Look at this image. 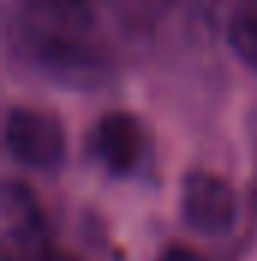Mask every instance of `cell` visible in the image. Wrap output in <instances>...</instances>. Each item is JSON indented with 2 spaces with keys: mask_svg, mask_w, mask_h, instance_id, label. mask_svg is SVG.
<instances>
[{
  "mask_svg": "<svg viewBox=\"0 0 257 261\" xmlns=\"http://www.w3.org/2000/svg\"><path fill=\"white\" fill-rule=\"evenodd\" d=\"M21 46L27 64L49 82L70 91H97L109 85L115 67L112 61L88 43V37H67V34H40L21 28Z\"/></svg>",
  "mask_w": 257,
  "mask_h": 261,
  "instance_id": "obj_1",
  "label": "cell"
},
{
  "mask_svg": "<svg viewBox=\"0 0 257 261\" xmlns=\"http://www.w3.org/2000/svg\"><path fill=\"white\" fill-rule=\"evenodd\" d=\"M3 146L18 167L34 173H55L67 161V128L55 113L12 107L3 119Z\"/></svg>",
  "mask_w": 257,
  "mask_h": 261,
  "instance_id": "obj_2",
  "label": "cell"
},
{
  "mask_svg": "<svg viewBox=\"0 0 257 261\" xmlns=\"http://www.w3.org/2000/svg\"><path fill=\"white\" fill-rule=\"evenodd\" d=\"M179 210H182V222L194 234L224 237L239 222V195L224 176L194 167L182 179Z\"/></svg>",
  "mask_w": 257,
  "mask_h": 261,
  "instance_id": "obj_3",
  "label": "cell"
},
{
  "mask_svg": "<svg viewBox=\"0 0 257 261\" xmlns=\"http://www.w3.org/2000/svg\"><path fill=\"white\" fill-rule=\"evenodd\" d=\"M0 225L6 240V255L21 261L40 258L52 249L49 243V219L43 213L40 197L30 186L18 179H6L0 192Z\"/></svg>",
  "mask_w": 257,
  "mask_h": 261,
  "instance_id": "obj_4",
  "label": "cell"
},
{
  "mask_svg": "<svg viewBox=\"0 0 257 261\" xmlns=\"http://www.w3.org/2000/svg\"><path fill=\"white\" fill-rule=\"evenodd\" d=\"M88 149L109 176H130L145 158V128L133 113H103L91 128Z\"/></svg>",
  "mask_w": 257,
  "mask_h": 261,
  "instance_id": "obj_5",
  "label": "cell"
},
{
  "mask_svg": "<svg viewBox=\"0 0 257 261\" xmlns=\"http://www.w3.org/2000/svg\"><path fill=\"white\" fill-rule=\"evenodd\" d=\"M27 31L40 34H67V37H88L94 31V6L91 0H21Z\"/></svg>",
  "mask_w": 257,
  "mask_h": 261,
  "instance_id": "obj_6",
  "label": "cell"
},
{
  "mask_svg": "<svg viewBox=\"0 0 257 261\" xmlns=\"http://www.w3.org/2000/svg\"><path fill=\"white\" fill-rule=\"evenodd\" d=\"M227 49L242 67L257 73V12H239L227 24Z\"/></svg>",
  "mask_w": 257,
  "mask_h": 261,
  "instance_id": "obj_7",
  "label": "cell"
},
{
  "mask_svg": "<svg viewBox=\"0 0 257 261\" xmlns=\"http://www.w3.org/2000/svg\"><path fill=\"white\" fill-rule=\"evenodd\" d=\"M154 261H209V258H203L200 252H194L191 246H167Z\"/></svg>",
  "mask_w": 257,
  "mask_h": 261,
  "instance_id": "obj_8",
  "label": "cell"
},
{
  "mask_svg": "<svg viewBox=\"0 0 257 261\" xmlns=\"http://www.w3.org/2000/svg\"><path fill=\"white\" fill-rule=\"evenodd\" d=\"M6 261H21V258H12V255H6Z\"/></svg>",
  "mask_w": 257,
  "mask_h": 261,
  "instance_id": "obj_9",
  "label": "cell"
}]
</instances>
